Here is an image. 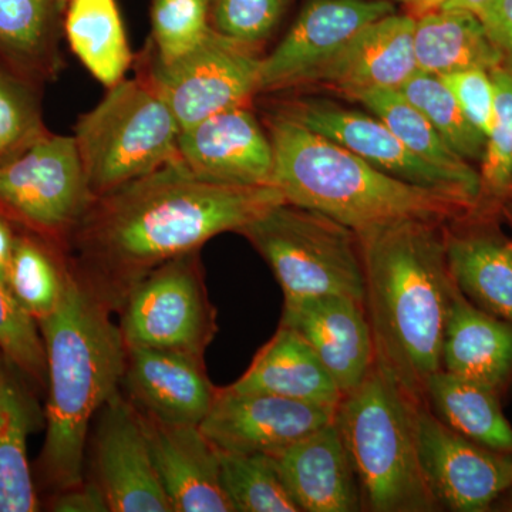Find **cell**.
<instances>
[{
  "mask_svg": "<svg viewBox=\"0 0 512 512\" xmlns=\"http://www.w3.org/2000/svg\"><path fill=\"white\" fill-rule=\"evenodd\" d=\"M286 202L272 185L202 180L180 157L133 183L94 198L66 242L74 274L117 313L151 271L238 232Z\"/></svg>",
  "mask_w": 512,
  "mask_h": 512,
  "instance_id": "1",
  "label": "cell"
},
{
  "mask_svg": "<svg viewBox=\"0 0 512 512\" xmlns=\"http://www.w3.org/2000/svg\"><path fill=\"white\" fill-rule=\"evenodd\" d=\"M151 23L154 62H173L210 32V0H154Z\"/></svg>",
  "mask_w": 512,
  "mask_h": 512,
  "instance_id": "35",
  "label": "cell"
},
{
  "mask_svg": "<svg viewBox=\"0 0 512 512\" xmlns=\"http://www.w3.org/2000/svg\"><path fill=\"white\" fill-rule=\"evenodd\" d=\"M64 32L74 55L107 89L124 79L133 55L116 0H69Z\"/></svg>",
  "mask_w": 512,
  "mask_h": 512,
  "instance_id": "29",
  "label": "cell"
},
{
  "mask_svg": "<svg viewBox=\"0 0 512 512\" xmlns=\"http://www.w3.org/2000/svg\"><path fill=\"white\" fill-rule=\"evenodd\" d=\"M62 0H0V62L33 82L59 72Z\"/></svg>",
  "mask_w": 512,
  "mask_h": 512,
  "instance_id": "26",
  "label": "cell"
},
{
  "mask_svg": "<svg viewBox=\"0 0 512 512\" xmlns=\"http://www.w3.org/2000/svg\"><path fill=\"white\" fill-rule=\"evenodd\" d=\"M272 185L286 202L322 212L357 237L404 222L446 225L476 211V202L384 173L335 141L284 114H269Z\"/></svg>",
  "mask_w": 512,
  "mask_h": 512,
  "instance_id": "3",
  "label": "cell"
},
{
  "mask_svg": "<svg viewBox=\"0 0 512 512\" xmlns=\"http://www.w3.org/2000/svg\"><path fill=\"white\" fill-rule=\"evenodd\" d=\"M28 403L0 367V512H35L39 500L28 460Z\"/></svg>",
  "mask_w": 512,
  "mask_h": 512,
  "instance_id": "31",
  "label": "cell"
},
{
  "mask_svg": "<svg viewBox=\"0 0 512 512\" xmlns=\"http://www.w3.org/2000/svg\"><path fill=\"white\" fill-rule=\"evenodd\" d=\"M379 367L336 409V426L355 467L362 511H441L421 468L416 407Z\"/></svg>",
  "mask_w": 512,
  "mask_h": 512,
  "instance_id": "5",
  "label": "cell"
},
{
  "mask_svg": "<svg viewBox=\"0 0 512 512\" xmlns=\"http://www.w3.org/2000/svg\"><path fill=\"white\" fill-rule=\"evenodd\" d=\"M448 271L481 311L512 325V241L491 227L443 225Z\"/></svg>",
  "mask_w": 512,
  "mask_h": 512,
  "instance_id": "23",
  "label": "cell"
},
{
  "mask_svg": "<svg viewBox=\"0 0 512 512\" xmlns=\"http://www.w3.org/2000/svg\"><path fill=\"white\" fill-rule=\"evenodd\" d=\"M117 313L126 348L204 356L218 325L200 251L178 256L144 276Z\"/></svg>",
  "mask_w": 512,
  "mask_h": 512,
  "instance_id": "8",
  "label": "cell"
},
{
  "mask_svg": "<svg viewBox=\"0 0 512 512\" xmlns=\"http://www.w3.org/2000/svg\"><path fill=\"white\" fill-rule=\"evenodd\" d=\"M140 416L173 512H235L222 485L220 451L200 426Z\"/></svg>",
  "mask_w": 512,
  "mask_h": 512,
  "instance_id": "19",
  "label": "cell"
},
{
  "mask_svg": "<svg viewBox=\"0 0 512 512\" xmlns=\"http://www.w3.org/2000/svg\"><path fill=\"white\" fill-rule=\"evenodd\" d=\"M485 32L512 69V0H491L480 16Z\"/></svg>",
  "mask_w": 512,
  "mask_h": 512,
  "instance_id": "40",
  "label": "cell"
},
{
  "mask_svg": "<svg viewBox=\"0 0 512 512\" xmlns=\"http://www.w3.org/2000/svg\"><path fill=\"white\" fill-rule=\"evenodd\" d=\"M417 446L424 478L440 510L485 512L512 487V454L466 439L416 407Z\"/></svg>",
  "mask_w": 512,
  "mask_h": 512,
  "instance_id": "11",
  "label": "cell"
},
{
  "mask_svg": "<svg viewBox=\"0 0 512 512\" xmlns=\"http://www.w3.org/2000/svg\"><path fill=\"white\" fill-rule=\"evenodd\" d=\"M464 160H483L487 137L474 127L439 76L417 72L400 89Z\"/></svg>",
  "mask_w": 512,
  "mask_h": 512,
  "instance_id": "33",
  "label": "cell"
},
{
  "mask_svg": "<svg viewBox=\"0 0 512 512\" xmlns=\"http://www.w3.org/2000/svg\"><path fill=\"white\" fill-rule=\"evenodd\" d=\"M426 404L441 423L466 439L512 454V426L500 394L440 370L427 383Z\"/></svg>",
  "mask_w": 512,
  "mask_h": 512,
  "instance_id": "27",
  "label": "cell"
},
{
  "mask_svg": "<svg viewBox=\"0 0 512 512\" xmlns=\"http://www.w3.org/2000/svg\"><path fill=\"white\" fill-rule=\"evenodd\" d=\"M36 323L0 284V350L25 375L42 383L47 379V359Z\"/></svg>",
  "mask_w": 512,
  "mask_h": 512,
  "instance_id": "37",
  "label": "cell"
},
{
  "mask_svg": "<svg viewBox=\"0 0 512 512\" xmlns=\"http://www.w3.org/2000/svg\"><path fill=\"white\" fill-rule=\"evenodd\" d=\"M365 305L375 363L414 402L441 370L456 284L448 271L443 225L404 222L359 237Z\"/></svg>",
  "mask_w": 512,
  "mask_h": 512,
  "instance_id": "2",
  "label": "cell"
},
{
  "mask_svg": "<svg viewBox=\"0 0 512 512\" xmlns=\"http://www.w3.org/2000/svg\"><path fill=\"white\" fill-rule=\"evenodd\" d=\"M33 80L0 62V167L49 134Z\"/></svg>",
  "mask_w": 512,
  "mask_h": 512,
  "instance_id": "34",
  "label": "cell"
},
{
  "mask_svg": "<svg viewBox=\"0 0 512 512\" xmlns=\"http://www.w3.org/2000/svg\"><path fill=\"white\" fill-rule=\"evenodd\" d=\"M217 389L208 377L204 356L126 348L120 390L141 414L163 423L200 426Z\"/></svg>",
  "mask_w": 512,
  "mask_h": 512,
  "instance_id": "17",
  "label": "cell"
},
{
  "mask_svg": "<svg viewBox=\"0 0 512 512\" xmlns=\"http://www.w3.org/2000/svg\"><path fill=\"white\" fill-rule=\"evenodd\" d=\"M70 271L63 245L42 235H16L8 289L37 323L49 318L62 302Z\"/></svg>",
  "mask_w": 512,
  "mask_h": 512,
  "instance_id": "30",
  "label": "cell"
},
{
  "mask_svg": "<svg viewBox=\"0 0 512 512\" xmlns=\"http://www.w3.org/2000/svg\"><path fill=\"white\" fill-rule=\"evenodd\" d=\"M416 19L392 13L370 23L312 77L346 96L376 89L400 90L419 72L414 56Z\"/></svg>",
  "mask_w": 512,
  "mask_h": 512,
  "instance_id": "20",
  "label": "cell"
},
{
  "mask_svg": "<svg viewBox=\"0 0 512 512\" xmlns=\"http://www.w3.org/2000/svg\"><path fill=\"white\" fill-rule=\"evenodd\" d=\"M355 100L382 120L413 154L453 177L468 197L480 201L483 194L480 174L448 146L439 131L400 90H369L357 94Z\"/></svg>",
  "mask_w": 512,
  "mask_h": 512,
  "instance_id": "28",
  "label": "cell"
},
{
  "mask_svg": "<svg viewBox=\"0 0 512 512\" xmlns=\"http://www.w3.org/2000/svg\"><path fill=\"white\" fill-rule=\"evenodd\" d=\"M16 234L8 220L0 214V284L8 288L10 262L15 248Z\"/></svg>",
  "mask_w": 512,
  "mask_h": 512,
  "instance_id": "42",
  "label": "cell"
},
{
  "mask_svg": "<svg viewBox=\"0 0 512 512\" xmlns=\"http://www.w3.org/2000/svg\"><path fill=\"white\" fill-rule=\"evenodd\" d=\"M338 407L218 387L200 429L220 451L269 454L332 423Z\"/></svg>",
  "mask_w": 512,
  "mask_h": 512,
  "instance_id": "14",
  "label": "cell"
},
{
  "mask_svg": "<svg viewBox=\"0 0 512 512\" xmlns=\"http://www.w3.org/2000/svg\"><path fill=\"white\" fill-rule=\"evenodd\" d=\"M93 201L74 137L49 133L0 167V210L64 248Z\"/></svg>",
  "mask_w": 512,
  "mask_h": 512,
  "instance_id": "9",
  "label": "cell"
},
{
  "mask_svg": "<svg viewBox=\"0 0 512 512\" xmlns=\"http://www.w3.org/2000/svg\"><path fill=\"white\" fill-rule=\"evenodd\" d=\"M413 15L424 16L441 9L446 0H400Z\"/></svg>",
  "mask_w": 512,
  "mask_h": 512,
  "instance_id": "44",
  "label": "cell"
},
{
  "mask_svg": "<svg viewBox=\"0 0 512 512\" xmlns=\"http://www.w3.org/2000/svg\"><path fill=\"white\" fill-rule=\"evenodd\" d=\"M178 154L188 170L202 180L272 185L271 138L247 106L220 111L183 128L178 138Z\"/></svg>",
  "mask_w": 512,
  "mask_h": 512,
  "instance_id": "16",
  "label": "cell"
},
{
  "mask_svg": "<svg viewBox=\"0 0 512 512\" xmlns=\"http://www.w3.org/2000/svg\"><path fill=\"white\" fill-rule=\"evenodd\" d=\"M92 448L93 480L110 512H173L143 420L121 390L94 419Z\"/></svg>",
  "mask_w": 512,
  "mask_h": 512,
  "instance_id": "12",
  "label": "cell"
},
{
  "mask_svg": "<svg viewBox=\"0 0 512 512\" xmlns=\"http://www.w3.org/2000/svg\"><path fill=\"white\" fill-rule=\"evenodd\" d=\"M490 2L491 0H446L441 9L467 10L480 18Z\"/></svg>",
  "mask_w": 512,
  "mask_h": 512,
  "instance_id": "43",
  "label": "cell"
},
{
  "mask_svg": "<svg viewBox=\"0 0 512 512\" xmlns=\"http://www.w3.org/2000/svg\"><path fill=\"white\" fill-rule=\"evenodd\" d=\"M269 456L301 512L362 511L355 467L335 420Z\"/></svg>",
  "mask_w": 512,
  "mask_h": 512,
  "instance_id": "21",
  "label": "cell"
},
{
  "mask_svg": "<svg viewBox=\"0 0 512 512\" xmlns=\"http://www.w3.org/2000/svg\"><path fill=\"white\" fill-rule=\"evenodd\" d=\"M228 387L318 406L338 407L342 400L338 386L308 342L282 323L258 350L247 372Z\"/></svg>",
  "mask_w": 512,
  "mask_h": 512,
  "instance_id": "24",
  "label": "cell"
},
{
  "mask_svg": "<svg viewBox=\"0 0 512 512\" xmlns=\"http://www.w3.org/2000/svg\"><path fill=\"white\" fill-rule=\"evenodd\" d=\"M220 464L235 512H301L269 454L220 451Z\"/></svg>",
  "mask_w": 512,
  "mask_h": 512,
  "instance_id": "32",
  "label": "cell"
},
{
  "mask_svg": "<svg viewBox=\"0 0 512 512\" xmlns=\"http://www.w3.org/2000/svg\"><path fill=\"white\" fill-rule=\"evenodd\" d=\"M262 57L255 46L210 29L194 49L170 63L151 62L147 79L183 128L258 94Z\"/></svg>",
  "mask_w": 512,
  "mask_h": 512,
  "instance_id": "10",
  "label": "cell"
},
{
  "mask_svg": "<svg viewBox=\"0 0 512 512\" xmlns=\"http://www.w3.org/2000/svg\"><path fill=\"white\" fill-rule=\"evenodd\" d=\"M180 133L173 111L147 77L114 84L74 130L93 197H103L180 157Z\"/></svg>",
  "mask_w": 512,
  "mask_h": 512,
  "instance_id": "6",
  "label": "cell"
},
{
  "mask_svg": "<svg viewBox=\"0 0 512 512\" xmlns=\"http://www.w3.org/2000/svg\"><path fill=\"white\" fill-rule=\"evenodd\" d=\"M414 56L419 72L434 76L504 66L483 22L467 10L439 9L416 19Z\"/></svg>",
  "mask_w": 512,
  "mask_h": 512,
  "instance_id": "25",
  "label": "cell"
},
{
  "mask_svg": "<svg viewBox=\"0 0 512 512\" xmlns=\"http://www.w3.org/2000/svg\"><path fill=\"white\" fill-rule=\"evenodd\" d=\"M271 268L284 303L319 295L363 301L359 237L322 212L282 202L238 232Z\"/></svg>",
  "mask_w": 512,
  "mask_h": 512,
  "instance_id": "7",
  "label": "cell"
},
{
  "mask_svg": "<svg viewBox=\"0 0 512 512\" xmlns=\"http://www.w3.org/2000/svg\"><path fill=\"white\" fill-rule=\"evenodd\" d=\"M439 77L456 97L470 123L485 137L490 136L495 119V90L491 72L470 69Z\"/></svg>",
  "mask_w": 512,
  "mask_h": 512,
  "instance_id": "39",
  "label": "cell"
},
{
  "mask_svg": "<svg viewBox=\"0 0 512 512\" xmlns=\"http://www.w3.org/2000/svg\"><path fill=\"white\" fill-rule=\"evenodd\" d=\"M491 511L512 512V487L507 491L491 507Z\"/></svg>",
  "mask_w": 512,
  "mask_h": 512,
  "instance_id": "45",
  "label": "cell"
},
{
  "mask_svg": "<svg viewBox=\"0 0 512 512\" xmlns=\"http://www.w3.org/2000/svg\"><path fill=\"white\" fill-rule=\"evenodd\" d=\"M286 0H210V26L215 32L258 46L276 28Z\"/></svg>",
  "mask_w": 512,
  "mask_h": 512,
  "instance_id": "38",
  "label": "cell"
},
{
  "mask_svg": "<svg viewBox=\"0 0 512 512\" xmlns=\"http://www.w3.org/2000/svg\"><path fill=\"white\" fill-rule=\"evenodd\" d=\"M52 510L57 512H110L100 485L93 480L56 493Z\"/></svg>",
  "mask_w": 512,
  "mask_h": 512,
  "instance_id": "41",
  "label": "cell"
},
{
  "mask_svg": "<svg viewBox=\"0 0 512 512\" xmlns=\"http://www.w3.org/2000/svg\"><path fill=\"white\" fill-rule=\"evenodd\" d=\"M495 90V119L483 157V192L504 197L512 190V69L491 72Z\"/></svg>",
  "mask_w": 512,
  "mask_h": 512,
  "instance_id": "36",
  "label": "cell"
},
{
  "mask_svg": "<svg viewBox=\"0 0 512 512\" xmlns=\"http://www.w3.org/2000/svg\"><path fill=\"white\" fill-rule=\"evenodd\" d=\"M111 315L72 268L62 302L39 323L49 382L39 464L46 484L56 493L86 480L90 427L104 404L120 392L126 345Z\"/></svg>",
  "mask_w": 512,
  "mask_h": 512,
  "instance_id": "4",
  "label": "cell"
},
{
  "mask_svg": "<svg viewBox=\"0 0 512 512\" xmlns=\"http://www.w3.org/2000/svg\"><path fill=\"white\" fill-rule=\"evenodd\" d=\"M392 13L387 0H311L274 52L262 57L258 93L311 83L360 30Z\"/></svg>",
  "mask_w": 512,
  "mask_h": 512,
  "instance_id": "13",
  "label": "cell"
},
{
  "mask_svg": "<svg viewBox=\"0 0 512 512\" xmlns=\"http://www.w3.org/2000/svg\"><path fill=\"white\" fill-rule=\"evenodd\" d=\"M281 323L308 342L342 397L359 387L375 366L372 330L359 299L319 295L284 303Z\"/></svg>",
  "mask_w": 512,
  "mask_h": 512,
  "instance_id": "18",
  "label": "cell"
},
{
  "mask_svg": "<svg viewBox=\"0 0 512 512\" xmlns=\"http://www.w3.org/2000/svg\"><path fill=\"white\" fill-rule=\"evenodd\" d=\"M301 126L335 141L384 173L407 183L433 188L471 202L466 191L450 175L413 154L382 120L360 111L320 99L285 101L276 109Z\"/></svg>",
  "mask_w": 512,
  "mask_h": 512,
  "instance_id": "15",
  "label": "cell"
},
{
  "mask_svg": "<svg viewBox=\"0 0 512 512\" xmlns=\"http://www.w3.org/2000/svg\"><path fill=\"white\" fill-rule=\"evenodd\" d=\"M441 370L503 394L512 384V325L473 305L456 286Z\"/></svg>",
  "mask_w": 512,
  "mask_h": 512,
  "instance_id": "22",
  "label": "cell"
}]
</instances>
